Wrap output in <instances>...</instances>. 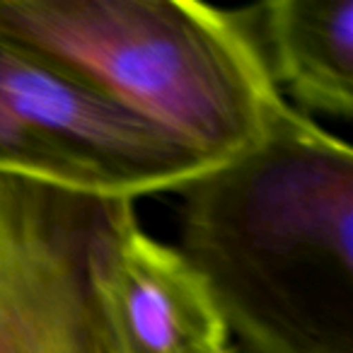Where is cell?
I'll return each instance as SVG.
<instances>
[{
	"label": "cell",
	"instance_id": "cell-1",
	"mask_svg": "<svg viewBox=\"0 0 353 353\" xmlns=\"http://www.w3.org/2000/svg\"><path fill=\"white\" fill-rule=\"evenodd\" d=\"M182 245L250 353H353V150L303 112L182 189Z\"/></svg>",
	"mask_w": 353,
	"mask_h": 353
},
{
	"label": "cell",
	"instance_id": "cell-2",
	"mask_svg": "<svg viewBox=\"0 0 353 353\" xmlns=\"http://www.w3.org/2000/svg\"><path fill=\"white\" fill-rule=\"evenodd\" d=\"M0 39L213 165L300 114L271 80L242 10L196 0H0Z\"/></svg>",
	"mask_w": 353,
	"mask_h": 353
},
{
	"label": "cell",
	"instance_id": "cell-3",
	"mask_svg": "<svg viewBox=\"0 0 353 353\" xmlns=\"http://www.w3.org/2000/svg\"><path fill=\"white\" fill-rule=\"evenodd\" d=\"M211 160L0 39V172L102 199L182 192Z\"/></svg>",
	"mask_w": 353,
	"mask_h": 353
},
{
	"label": "cell",
	"instance_id": "cell-4",
	"mask_svg": "<svg viewBox=\"0 0 353 353\" xmlns=\"http://www.w3.org/2000/svg\"><path fill=\"white\" fill-rule=\"evenodd\" d=\"M136 201L0 172V353H119L104 274Z\"/></svg>",
	"mask_w": 353,
	"mask_h": 353
},
{
	"label": "cell",
	"instance_id": "cell-5",
	"mask_svg": "<svg viewBox=\"0 0 353 353\" xmlns=\"http://www.w3.org/2000/svg\"><path fill=\"white\" fill-rule=\"evenodd\" d=\"M119 353H235L232 332L206 281L179 250L133 218L104 274Z\"/></svg>",
	"mask_w": 353,
	"mask_h": 353
},
{
	"label": "cell",
	"instance_id": "cell-6",
	"mask_svg": "<svg viewBox=\"0 0 353 353\" xmlns=\"http://www.w3.org/2000/svg\"><path fill=\"white\" fill-rule=\"evenodd\" d=\"M279 92L305 112L353 114V0H271L242 10Z\"/></svg>",
	"mask_w": 353,
	"mask_h": 353
},
{
	"label": "cell",
	"instance_id": "cell-7",
	"mask_svg": "<svg viewBox=\"0 0 353 353\" xmlns=\"http://www.w3.org/2000/svg\"><path fill=\"white\" fill-rule=\"evenodd\" d=\"M235 353H250V351H245V348H240V346H237V348H235Z\"/></svg>",
	"mask_w": 353,
	"mask_h": 353
}]
</instances>
